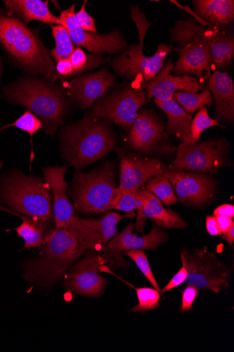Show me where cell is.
<instances>
[{
  "instance_id": "obj_28",
  "label": "cell",
  "mask_w": 234,
  "mask_h": 352,
  "mask_svg": "<svg viewBox=\"0 0 234 352\" xmlns=\"http://www.w3.org/2000/svg\"><path fill=\"white\" fill-rule=\"evenodd\" d=\"M136 216L134 212H128L125 214L112 212L102 218L84 219L86 225L96 232L102 243V250L117 234V225L119 222L125 218H132Z\"/></svg>"
},
{
  "instance_id": "obj_46",
  "label": "cell",
  "mask_w": 234,
  "mask_h": 352,
  "mask_svg": "<svg viewBox=\"0 0 234 352\" xmlns=\"http://www.w3.org/2000/svg\"><path fill=\"white\" fill-rule=\"evenodd\" d=\"M2 76V63L1 60H0V77Z\"/></svg>"
},
{
  "instance_id": "obj_36",
  "label": "cell",
  "mask_w": 234,
  "mask_h": 352,
  "mask_svg": "<svg viewBox=\"0 0 234 352\" xmlns=\"http://www.w3.org/2000/svg\"><path fill=\"white\" fill-rule=\"evenodd\" d=\"M10 127H16L27 133L32 139L33 136L43 127V122L34 114L26 111L19 118L12 123L0 127V133Z\"/></svg>"
},
{
  "instance_id": "obj_30",
  "label": "cell",
  "mask_w": 234,
  "mask_h": 352,
  "mask_svg": "<svg viewBox=\"0 0 234 352\" xmlns=\"http://www.w3.org/2000/svg\"><path fill=\"white\" fill-rule=\"evenodd\" d=\"M56 47L51 52V56L56 62L63 59H69L75 50V46L69 32L62 24L50 25Z\"/></svg>"
},
{
  "instance_id": "obj_12",
  "label": "cell",
  "mask_w": 234,
  "mask_h": 352,
  "mask_svg": "<svg viewBox=\"0 0 234 352\" xmlns=\"http://www.w3.org/2000/svg\"><path fill=\"white\" fill-rule=\"evenodd\" d=\"M146 102L143 87L124 86L100 98L93 106L91 114L128 131Z\"/></svg>"
},
{
  "instance_id": "obj_2",
  "label": "cell",
  "mask_w": 234,
  "mask_h": 352,
  "mask_svg": "<svg viewBox=\"0 0 234 352\" xmlns=\"http://www.w3.org/2000/svg\"><path fill=\"white\" fill-rule=\"evenodd\" d=\"M61 143L66 161L80 169L111 152L117 138L109 121L90 113L64 128Z\"/></svg>"
},
{
  "instance_id": "obj_32",
  "label": "cell",
  "mask_w": 234,
  "mask_h": 352,
  "mask_svg": "<svg viewBox=\"0 0 234 352\" xmlns=\"http://www.w3.org/2000/svg\"><path fill=\"white\" fill-rule=\"evenodd\" d=\"M69 59L73 67L75 76H80L107 62V60L102 56L86 54L80 47L75 48Z\"/></svg>"
},
{
  "instance_id": "obj_26",
  "label": "cell",
  "mask_w": 234,
  "mask_h": 352,
  "mask_svg": "<svg viewBox=\"0 0 234 352\" xmlns=\"http://www.w3.org/2000/svg\"><path fill=\"white\" fill-rule=\"evenodd\" d=\"M155 104L168 118L165 132L168 135H175L182 142H187L190 135L191 115L187 113L174 99L168 101L154 100Z\"/></svg>"
},
{
  "instance_id": "obj_7",
  "label": "cell",
  "mask_w": 234,
  "mask_h": 352,
  "mask_svg": "<svg viewBox=\"0 0 234 352\" xmlns=\"http://www.w3.org/2000/svg\"><path fill=\"white\" fill-rule=\"evenodd\" d=\"M115 171L113 164L106 163L91 173H76L73 197L79 212L95 214L115 210L123 194L117 185Z\"/></svg>"
},
{
  "instance_id": "obj_41",
  "label": "cell",
  "mask_w": 234,
  "mask_h": 352,
  "mask_svg": "<svg viewBox=\"0 0 234 352\" xmlns=\"http://www.w3.org/2000/svg\"><path fill=\"white\" fill-rule=\"evenodd\" d=\"M188 272L187 270L183 267L177 274L172 278L170 282L167 284L162 290H161V294H163L166 292H169L175 289V287L183 284L187 280Z\"/></svg>"
},
{
  "instance_id": "obj_24",
  "label": "cell",
  "mask_w": 234,
  "mask_h": 352,
  "mask_svg": "<svg viewBox=\"0 0 234 352\" xmlns=\"http://www.w3.org/2000/svg\"><path fill=\"white\" fill-rule=\"evenodd\" d=\"M8 14L26 23L39 21L47 24H61L60 18L49 9V1L42 0H7L5 1Z\"/></svg>"
},
{
  "instance_id": "obj_40",
  "label": "cell",
  "mask_w": 234,
  "mask_h": 352,
  "mask_svg": "<svg viewBox=\"0 0 234 352\" xmlns=\"http://www.w3.org/2000/svg\"><path fill=\"white\" fill-rule=\"evenodd\" d=\"M56 79H64L74 77V70L70 59L58 60L55 67Z\"/></svg>"
},
{
  "instance_id": "obj_17",
  "label": "cell",
  "mask_w": 234,
  "mask_h": 352,
  "mask_svg": "<svg viewBox=\"0 0 234 352\" xmlns=\"http://www.w3.org/2000/svg\"><path fill=\"white\" fill-rule=\"evenodd\" d=\"M133 230L134 225L130 222L121 233L107 243L102 255L105 263L113 267H126L127 263L122 257V252L132 250H154L169 240L168 235L156 226H153L152 231L142 237L133 234Z\"/></svg>"
},
{
  "instance_id": "obj_6",
  "label": "cell",
  "mask_w": 234,
  "mask_h": 352,
  "mask_svg": "<svg viewBox=\"0 0 234 352\" xmlns=\"http://www.w3.org/2000/svg\"><path fill=\"white\" fill-rule=\"evenodd\" d=\"M47 182L14 172L2 185L3 201L17 213L47 223L54 219L53 195Z\"/></svg>"
},
{
  "instance_id": "obj_38",
  "label": "cell",
  "mask_w": 234,
  "mask_h": 352,
  "mask_svg": "<svg viewBox=\"0 0 234 352\" xmlns=\"http://www.w3.org/2000/svg\"><path fill=\"white\" fill-rule=\"evenodd\" d=\"M87 1H84L81 10L75 14V19L80 28L90 33L97 34L95 20L86 12L85 8Z\"/></svg>"
},
{
  "instance_id": "obj_44",
  "label": "cell",
  "mask_w": 234,
  "mask_h": 352,
  "mask_svg": "<svg viewBox=\"0 0 234 352\" xmlns=\"http://www.w3.org/2000/svg\"><path fill=\"white\" fill-rule=\"evenodd\" d=\"M216 219L222 234L226 232L234 225L232 218L220 216Z\"/></svg>"
},
{
  "instance_id": "obj_43",
  "label": "cell",
  "mask_w": 234,
  "mask_h": 352,
  "mask_svg": "<svg viewBox=\"0 0 234 352\" xmlns=\"http://www.w3.org/2000/svg\"><path fill=\"white\" fill-rule=\"evenodd\" d=\"M213 216H222L233 219L234 217V206L231 204H223L214 210Z\"/></svg>"
},
{
  "instance_id": "obj_16",
  "label": "cell",
  "mask_w": 234,
  "mask_h": 352,
  "mask_svg": "<svg viewBox=\"0 0 234 352\" xmlns=\"http://www.w3.org/2000/svg\"><path fill=\"white\" fill-rule=\"evenodd\" d=\"M163 175L170 181L178 199L185 206H204L215 194V183L205 174L191 173L171 167Z\"/></svg>"
},
{
  "instance_id": "obj_21",
  "label": "cell",
  "mask_w": 234,
  "mask_h": 352,
  "mask_svg": "<svg viewBox=\"0 0 234 352\" xmlns=\"http://www.w3.org/2000/svg\"><path fill=\"white\" fill-rule=\"evenodd\" d=\"M207 87L213 97L217 120L234 121V87L232 78L226 72L215 71L209 78Z\"/></svg>"
},
{
  "instance_id": "obj_45",
  "label": "cell",
  "mask_w": 234,
  "mask_h": 352,
  "mask_svg": "<svg viewBox=\"0 0 234 352\" xmlns=\"http://www.w3.org/2000/svg\"><path fill=\"white\" fill-rule=\"evenodd\" d=\"M222 239L225 240L229 245H232L234 241V225L225 233L222 234Z\"/></svg>"
},
{
  "instance_id": "obj_11",
  "label": "cell",
  "mask_w": 234,
  "mask_h": 352,
  "mask_svg": "<svg viewBox=\"0 0 234 352\" xmlns=\"http://www.w3.org/2000/svg\"><path fill=\"white\" fill-rule=\"evenodd\" d=\"M230 148L229 142L224 138L198 142L191 146L181 143L172 167L189 172L214 174L229 164Z\"/></svg>"
},
{
  "instance_id": "obj_15",
  "label": "cell",
  "mask_w": 234,
  "mask_h": 352,
  "mask_svg": "<svg viewBox=\"0 0 234 352\" xmlns=\"http://www.w3.org/2000/svg\"><path fill=\"white\" fill-rule=\"evenodd\" d=\"M117 153L120 159L119 189L122 194L138 190L166 170L159 158L132 153L122 149Z\"/></svg>"
},
{
  "instance_id": "obj_19",
  "label": "cell",
  "mask_w": 234,
  "mask_h": 352,
  "mask_svg": "<svg viewBox=\"0 0 234 352\" xmlns=\"http://www.w3.org/2000/svg\"><path fill=\"white\" fill-rule=\"evenodd\" d=\"M174 69V63L169 59L156 77L144 87L147 100L168 101L173 99L175 92L197 93L205 89L204 80L191 76H173L171 73Z\"/></svg>"
},
{
  "instance_id": "obj_18",
  "label": "cell",
  "mask_w": 234,
  "mask_h": 352,
  "mask_svg": "<svg viewBox=\"0 0 234 352\" xmlns=\"http://www.w3.org/2000/svg\"><path fill=\"white\" fill-rule=\"evenodd\" d=\"M104 264L102 255L89 254L69 271L65 281L66 289L76 295L86 297L102 296L107 280L99 273Z\"/></svg>"
},
{
  "instance_id": "obj_4",
  "label": "cell",
  "mask_w": 234,
  "mask_h": 352,
  "mask_svg": "<svg viewBox=\"0 0 234 352\" xmlns=\"http://www.w3.org/2000/svg\"><path fill=\"white\" fill-rule=\"evenodd\" d=\"M0 43L9 54L32 74L56 80L54 63L35 31L10 14H0Z\"/></svg>"
},
{
  "instance_id": "obj_37",
  "label": "cell",
  "mask_w": 234,
  "mask_h": 352,
  "mask_svg": "<svg viewBox=\"0 0 234 352\" xmlns=\"http://www.w3.org/2000/svg\"><path fill=\"white\" fill-rule=\"evenodd\" d=\"M125 254L134 261L141 272L152 283L154 289L161 293V289L151 270L147 255L142 250H132L125 252Z\"/></svg>"
},
{
  "instance_id": "obj_1",
  "label": "cell",
  "mask_w": 234,
  "mask_h": 352,
  "mask_svg": "<svg viewBox=\"0 0 234 352\" xmlns=\"http://www.w3.org/2000/svg\"><path fill=\"white\" fill-rule=\"evenodd\" d=\"M89 250L84 241L70 230H48L39 258L27 263L24 278L30 283L48 287L62 278L73 263Z\"/></svg>"
},
{
  "instance_id": "obj_23",
  "label": "cell",
  "mask_w": 234,
  "mask_h": 352,
  "mask_svg": "<svg viewBox=\"0 0 234 352\" xmlns=\"http://www.w3.org/2000/svg\"><path fill=\"white\" fill-rule=\"evenodd\" d=\"M229 27H208L212 64L218 72L229 67L234 57V36Z\"/></svg>"
},
{
  "instance_id": "obj_39",
  "label": "cell",
  "mask_w": 234,
  "mask_h": 352,
  "mask_svg": "<svg viewBox=\"0 0 234 352\" xmlns=\"http://www.w3.org/2000/svg\"><path fill=\"white\" fill-rule=\"evenodd\" d=\"M199 289L196 286L187 285L183 294L180 312H189L192 309V305L196 299Z\"/></svg>"
},
{
  "instance_id": "obj_8",
  "label": "cell",
  "mask_w": 234,
  "mask_h": 352,
  "mask_svg": "<svg viewBox=\"0 0 234 352\" xmlns=\"http://www.w3.org/2000/svg\"><path fill=\"white\" fill-rule=\"evenodd\" d=\"M67 166H50L44 169V176L49 184L53 195V210L56 227L70 230L78 235L89 250H102V243L98 234L88 227L84 219L77 216L73 206L66 194L68 183L65 175Z\"/></svg>"
},
{
  "instance_id": "obj_42",
  "label": "cell",
  "mask_w": 234,
  "mask_h": 352,
  "mask_svg": "<svg viewBox=\"0 0 234 352\" xmlns=\"http://www.w3.org/2000/svg\"><path fill=\"white\" fill-rule=\"evenodd\" d=\"M206 226L208 233L211 236L222 235L219 228L216 217L208 215L206 219Z\"/></svg>"
},
{
  "instance_id": "obj_22",
  "label": "cell",
  "mask_w": 234,
  "mask_h": 352,
  "mask_svg": "<svg viewBox=\"0 0 234 352\" xmlns=\"http://www.w3.org/2000/svg\"><path fill=\"white\" fill-rule=\"evenodd\" d=\"M137 212L134 228L139 233L144 234L148 219H151L157 227L164 229H184L187 227L185 221L178 213L165 209L162 203L152 193L147 204Z\"/></svg>"
},
{
  "instance_id": "obj_13",
  "label": "cell",
  "mask_w": 234,
  "mask_h": 352,
  "mask_svg": "<svg viewBox=\"0 0 234 352\" xmlns=\"http://www.w3.org/2000/svg\"><path fill=\"white\" fill-rule=\"evenodd\" d=\"M165 130V126L154 111L143 109L130 127L128 145L141 155L172 153L177 149Z\"/></svg>"
},
{
  "instance_id": "obj_5",
  "label": "cell",
  "mask_w": 234,
  "mask_h": 352,
  "mask_svg": "<svg viewBox=\"0 0 234 352\" xmlns=\"http://www.w3.org/2000/svg\"><path fill=\"white\" fill-rule=\"evenodd\" d=\"M170 35V42L177 45L178 54L173 72L203 80L209 79L213 67L209 29L191 16L176 21Z\"/></svg>"
},
{
  "instance_id": "obj_33",
  "label": "cell",
  "mask_w": 234,
  "mask_h": 352,
  "mask_svg": "<svg viewBox=\"0 0 234 352\" xmlns=\"http://www.w3.org/2000/svg\"><path fill=\"white\" fill-rule=\"evenodd\" d=\"M218 126L224 128L218 120L213 119L209 116L207 107L198 111L192 119L190 135L187 142H182L183 144L188 146H191L196 144L202 136V133L209 129L211 127Z\"/></svg>"
},
{
  "instance_id": "obj_29",
  "label": "cell",
  "mask_w": 234,
  "mask_h": 352,
  "mask_svg": "<svg viewBox=\"0 0 234 352\" xmlns=\"http://www.w3.org/2000/svg\"><path fill=\"white\" fill-rule=\"evenodd\" d=\"M173 99L190 115L213 103V97L207 87L202 92H175Z\"/></svg>"
},
{
  "instance_id": "obj_10",
  "label": "cell",
  "mask_w": 234,
  "mask_h": 352,
  "mask_svg": "<svg viewBox=\"0 0 234 352\" xmlns=\"http://www.w3.org/2000/svg\"><path fill=\"white\" fill-rule=\"evenodd\" d=\"M172 52H176L174 45L161 43L152 56H147L143 44L132 45L113 59L111 66L119 76L145 87L161 72L165 59Z\"/></svg>"
},
{
  "instance_id": "obj_27",
  "label": "cell",
  "mask_w": 234,
  "mask_h": 352,
  "mask_svg": "<svg viewBox=\"0 0 234 352\" xmlns=\"http://www.w3.org/2000/svg\"><path fill=\"white\" fill-rule=\"evenodd\" d=\"M0 210L16 215L22 219L21 225L16 229V231L18 235L24 239L25 248H40L43 245L48 225L47 222L38 221L16 213L2 206H0Z\"/></svg>"
},
{
  "instance_id": "obj_3",
  "label": "cell",
  "mask_w": 234,
  "mask_h": 352,
  "mask_svg": "<svg viewBox=\"0 0 234 352\" xmlns=\"http://www.w3.org/2000/svg\"><path fill=\"white\" fill-rule=\"evenodd\" d=\"M4 98L27 109L43 124L44 132L53 136L62 125L68 105L63 94L42 80L25 78L6 87Z\"/></svg>"
},
{
  "instance_id": "obj_31",
  "label": "cell",
  "mask_w": 234,
  "mask_h": 352,
  "mask_svg": "<svg viewBox=\"0 0 234 352\" xmlns=\"http://www.w3.org/2000/svg\"><path fill=\"white\" fill-rule=\"evenodd\" d=\"M146 188L166 206L175 205L178 201L172 183L163 174L150 179Z\"/></svg>"
},
{
  "instance_id": "obj_25",
  "label": "cell",
  "mask_w": 234,
  "mask_h": 352,
  "mask_svg": "<svg viewBox=\"0 0 234 352\" xmlns=\"http://www.w3.org/2000/svg\"><path fill=\"white\" fill-rule=\"evenodd\" d=\"M193 5L195 14L209 24L226 27L233 23V0H194Z\"/></svg>"
},
{
  "instance_id": "obj_35",
  "label": "cell",
  "mask_w": 234,
  "mask_h": 352,
  "mask_svg": "<svg viewBox=\"0 0 234 352\" xmlns=\"http://www.w3.org/2000/svg\"><path fill=\"white\" fill-rule=\"evenodd\" d=\"M139 304L131 309L132 312H144L154 309L159 307L160 292L151 287H134Z\"/></svg>"
},
{
  "instance_id": "obj_14",
  "label": "cell",
  "mask_w": 234,
  "mask_h": 352,
  "mask_svg": "<svg viewBox=\"0 0 234 352\" xmlns=\"http://www.w3.org/2000/svg\"><path fill=\"white\" fill-rule=\"evenodd\" d=\"M75 6L61 12V24L69 32L73 43L84 47L92 54L123 52L127 47L126 41L121 32L117 29L105 35L90 33L79 26L75 19Z\"/></svg>"
},
{
  "instance_id": "obj_34",
  "label": "cell",
  "mask_w": 234,
  "mask_h": 352,
  "mask_svg": "<svg viewBox=\"0 0 234 352\" xmlns=\"http://www.w3.org/2000/svg\"><path fill=\"white\" fill-rule=\"evenodd\" d=\"M151 192L147 188H141L135 192L124 193L115 210L125 212L137 210L148 202Z\"/></svg>"
},
{
  "instance_id": "obj_20",
  "label": "cell",
  "mask_w": 234,
  "mask_h": 352,
  "mask_svg": "<svg viewBox=\"0 0 234 352\" xmlns=\"http://www.w3.org/2000/svg\"><path fill=\"white\" fill-rule=\"evenodd\" d=\"M116 81L107 69L73 78L69 84V95L82 109H85L102 98Z\"/></svg>"
},
{
  "instance_id": "obj_9",
  "label": "cell",
  "mask_w": 234,
  "mask_h": 352,
  "mask_svg": "<svg viewBox=\"0 0 234 352\" xmlns=\"http://www.w3.org/2000/svg\"><path fill=\"white\" fill-rule=\"evenodd\" d=\"M181 260L188 272L185 282L187 285L217 295L229 289L231 272L214 252L207 249L185 250L181 252Z\"/></svg>"
}]
</instances>
